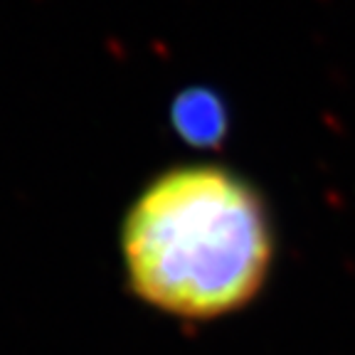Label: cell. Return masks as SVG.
Segmentation results:
<instances>
[{
  "label": "cell",
  "instance_id": "obj_2",
  "mask_svg": "<svg viewBox=\"0 0 355 355\" xmlns=\"http://www.w3.org/2000/svg\"><path fill=\"white\" fill-rule=\"evenodd\" d=\"M173 121H175L178 131L183 133L185 139L205 144V141L215 139L222 128V111L215 96H207L202 92H193V94H183L175 101V111H173Z\"/></svg>",
  "mask_w": 355,
  "mask_h": 355
},
{
  "label": "cell",
  "instance_id": "obj_1",
  "mask_svg": "<svg viewBox=\"0 0 355 355\" xmlns=\"http://www.w3.org/2000/svg\"><path fill=\"white\" fill-rule=\"evenodd\" d=\"M131 288L168 316L207 321L244 309L274 261L269 212L244 178L210 163L166 171L121 230Z\"/></svg>",
  "mask_w": 355,
  "mask_h": 355
}]
</instances>
